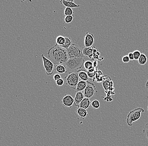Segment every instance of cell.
<instances>
[{"label":"cell","mask_w":148,"mask_h":146,"mask_svg":"<svg viewBox=\"0 0 148 146\" xmlns=\"http://www.w3.org/2000/svg\"><path fill=\"white\" fill-rule=\"evenodd\" d=\"M48 56L49 60L56 65H65L69 59L67 50L56 44L48 50Z\"/></svg>","instance_id":"1"},{"label":"cell","mask_w":148,"mask_h":146,"mask_svg":"<svg viewBox=\"0 0 148 146\" xmlns=\"http://www.w3.org/2000/svg\"><path fill=\"white\" fill-rule=\"evenodd\" d=\"M144 112V109L141 107H138L130 111L127 117L126 123L128 126H132V123L138 120L141 117V113Z\"/></svg>","instance_id":"2"},{"label":"cell","mask_w":148,"mask_h":146,"mask_svg":"<svg viewBox=\"0 0 148 146\" xmlns=\"http://www.w3.org/2000/svg\"><path fill=\"white\" fill-rule=\"evenodd\" d=\"M83 49L84 48L80 47L76 44L73 43L67 50L69 59L84 58L85 56L83 54Z\"/></svg>","instance_id":"3"},{"label":"cell","mask_w":148,"mask_h":146,"mask_svg":"<svg viewBox=\"0 0 148 146\" xmlns=\"http://www.w3.org/2000/svg\"><path fill=\"white\" fill-rule=\"evenodd\" d=\"M65 80L67 85L70 88L76 89L77 84L79 81V78L77 71L76 72H70L65 77Z\"/></svg>","instance_id":"4"},{"label":"cell","mask_w":148,"mask_h":146,"mask_svg":"<svg viewBox=\"0 0 148 146\" xmlns=\"http://www.w3.org/2000/svg\"><path fill=\"white\" fill-rule=\"evenodd\" d=\"M85 62L84 58H72L69 59L65 66L69 70L77 71L81 69Z\"/></svg>","instance_id":"5"},{"label":"cell","mask_w":148,"mask_h":146,"mask_svg":"<svg viewBox=\"0 0 148 146\" xmlns=\"http://www.w3.org/2000/svg\"><path fill=\"white\" fill-rule=\"evenodd\" d=\"M41 57L42 58L43 65L46 75H52L54 72V63L51 60L45 57L43 54L41 55Z\"/></svg>","instance_id":"6"},{"label":"cell","mask_w":148,"mask_h":146,"mask_svg":"<svg viewBox=\"0 0 148 146\" xmlns=\"http://www.w3.org/2000/svg\"><path fill=\"white\" fill-rule=\"evenodd\" d=\"M96 88L95 86L93 83L87 81V85L84 91V95L85 98H91L96 94Z\"/></svg>","instance_id":"7"},{"label":"cell","mask_w":148,"mask_h":146,"mask_svg":"<svg viewBox=\"0 0 148 146\" xmlns=\"http://www.w3.org/2000/svg\"><path fill=\"white\" fill-rule=\"evenodd\" d=\"M75 100L73 96L70 95L66 94L64 96L62 99V103L64 107L69 108H72L74 104Z\"/></svg>","instance_id":"8"},{"label":"cell","mask_w":148,"mask_h":146,"mask_svg":"<svg viewBox=\"0 0 148 146\" xmlns=\"http://www.w3.org/2000/svg\"><path fill=\"white\" fill-rule=\"evenodd\" d=\"M95 41L94 36L93 34L87 32L84 37V45L85 47L92 46Z\"/></svg>","instance_id":"9"},{"label":"cell","mask_w":148,"mask_h":146,"mask_svg":"<svg viewBox=\"0 0 148 146\" xmlns=\"http://www.w3.org/2000/svg\"><path fill=\"white\" fill-rule=\"evenodd\" d=\"M85 98L84 95L82 92H76L74 100V105L76 106H78L79 104L83 101Z\"/></svg>","instance_id":"10"},{"label":"cell","mask_w":148,"mask_h":146,"mask_svg":"<svg viewBox=\"0 0 148 146\" xmlns=\"http://www.w3.org/2000/svg\"><path fill=\"white\" fill-rule=\"evenodd\" d=\"M94 47L91 46L90 47H84L83 49V52L84 56L92 59L94 56Z\"/></svg>","instance_id":"11"},{"label":"cell","mask_w":148,"mask_h":146,"mask_svg":"<svg viewBox=\"0 0 148 146\" xmlns=\"http://www.w3.org/2000/svg\"><path fill=\"white\" fill-rule=\"evenodd\" d=\"M78 73L79 79L81 81H88V75L87 71L84 69H79L77 71Z\"/></svg>","instance_id":"12"},{"label":"cell","mask_w":148,"mask_h":146,"mask_svg":"<svg viewBox=\"0 0 148 146\" xmlns=\"http://www.w3.org/2000/svg\"><path fill=\"white\" fill-rule=\"evenodd\" d=\"M60 3L63 5L64 6L69 8H77L80 6V5H77L74 2V0L72 1H66V0H61Z\"/></svg>","instance_id":"13"},{"label":"cell","mask_w":148,"mask_h":146,"mask_svg":"<svg viewBox=\"0 0 148 146\" xmlns=\"http://www.w3.org/2000/svg\"><path fill=\"white\" fill-rule=\"evenodd\" d=\"M91 103L90 98L85 97L83 101L79 104L78 108H83L86 109H88L90 107Z\"/></svg>","instance_id":"14"},{"label":"cell","mask_w":148,"mask_h":146,"mask_svg":"<svg viewBox=\"0 0 148 146\" xmlns=\"http://www.w3.org/2000/svg\"><path fill=\"white\" fill-rule=\"evenodd\" d=\"M87 85V81H79L77 86L76 91V92H82V91H84Z\"/></svg>","instance_id":"15"},{"label":"cell","mask_w":148,"mask_h":146,"mask_svg":"<svg viewBox=\"0 0 148 146\" xmlns=\"http://www.w3.org/2000/svg\"><path fill=\"white\" fill-rule=\"evenodd\" d=\"M76 113L79 115L80 118L84 119L88 115V113L87 109L81 108L77 109Z\"/></svg>","instance_id":"16"},{"label":"cell","mask_w":148,"mask_h":146,"mask_svg":"<svg viewBox=\"0 0 148 146\" xmlns=\"http://www.w3.org/2000/svg\"><path fill=\"white\" fill-rule=\"evenodd\" d=\"M55 70L58 73L64 74L67 73L66 67L63 65H56Z\"/></svg>","instance_id":"17"},{"label":"cell","mask_w":148,"mask_h":146,"mask_svg":"<svg viewBox=\"0 0 148 146\" xmlns=\"http://www.w3.org/2000/svg\"><path fill=\"white\" fill-rule=\"evenodd\" d=\"M65 41V38L62 35H59L56 37V44L62 47L64 45Z\"/></svg>","instance_id":"18"},{"label":"cell","mask_w":148,"mask_h":146,"mask_svg":"<svg viewBox=\"0 0 148 146\" xmlns=\"http://www.w3.org/2000/svg\"><path fill=\"white\" fill-rule=\"evenodd\" d=\"M138 61L141 65H144L147 62V57L144 54H141Z\"/></svg>","instance_id":"19"},{"label":"cell","mask_w":148,"mask_h":146,"mask_svg":"<svg viewBox=\"0 0 148 146\" xmlns=\"http://www.w3.org/2000/svg\"><path fill=\"white\" fill-rule=\"evenodd\" d=\"M65 43L62 47L67 50L70 46L73 44V43H72V39L71 38L67 37H65Z\"/></svg>","instance_id":"20"},{"label":"cell","mask_w":148,"mask_h":146,"mask_svg":"<svg viewBox=\"0 0 148 146\" xmlns=\"http://www.w3.org/2000/svg\"><path fill=\"white\" fill-rule=\"evenodd\" d=\"M64 14L65 16L74 15V12L73 9L69 7H66L64 10Z\"/></svg>","instance_id":"21"},{"label":"cell","mask_w":148,"mask_h":146,"mask_svg":"<svg viewBox=\"0 0 148 146\" xmlns=\"http://www.w3.org/2000/svg\"><path fill=\"white\" fill-rule=\"evenodd\" d=\"M92 107L94 109H98L100 106V103L98 100H94L92 101L91 103Z\"/></svg>","instance_id":"22"},{"label":"cell","mask_w":148,"mask_h":146,"mask_svg":"<svg viewBox=\"0 0 148 146\" xmlns=\"http://www.w3.org/2000/svg\"><path fill=\"white\" fill-rule=\"evenodd\" d=\"M133 55H134V60L138 61L140 56L141 53L138 50H135L133 52Z\"/></svg>","instance_id":"23"},{"label":"cell","mask_w":148,"mask_h":146,"mask_svg":"<svg viewBox=\"0 0 148 146\" xmlns=\"http://www.w3.org/2000/svg\"><path fill=\"white\" fill-rule=\"evenodd\" d=\"M84 66V67L86 70L87 71L89 67L93 66V63L90 61H86L85 62Z\"/></svg>","instance_id":"24"},{"label":"cell","mask_w":148,"mask_h":146,"mask_svg":"<svg viewBox=\"0 0 148 146\" xmlns=\"http://www.w3.org/2000/svg\"><path fill=\"white\" fill-rule=\"evenodd\" d=\"M74 15L66 16L64 18V22L66 23L69 24L73 21Z\"/></svg>","instance_id":"25"},{"label":"cell","mask_w":148,"mask_h":146,"mask_svg":"<svg viewBox=\"0 0 148 146\" xmlns=\"http://www.w3.org/2000/svg\"><path fill=\"white\" fill-rule=\"evenodd\" d=\"M96 71H96L95 72H93V73H90V72H88L87 71V74L88 78H90V79H92V80H93V81H94Z\"/></svg>","instance_id":"26"},{"label":"cell","mask_w":148,"mask_h":146,"mask_svg":"<svg viewBox=\"0 0 148 146\" xmlns=\"http://www.w3.org/2000/svg\"><path fill=\"white\" fill-rule=\"evenodd\" d=\"M143 133L144 136H145L148 140V123L145 125L144 129L143 130Z\"/></svg>","instance_id":"27"},{"label":"cell","mask_w":148,"mask_h":146,"mask_svg":"<svg viewBox=\"0 0 148 146\" xmlns=\"http://www.w3.org/2000/svg\"><path fill=\"white\" fill-rule=\"evenodd\" d=\"M56 84L58 86H62L64 84V80L63 78H61L58 81H56Z\"/></svg>","instance_id":"28"},{"label":"cell","mask_w":148,"mask_h":146,"mask_svg":"<svg viewBox=\"0 0 148 146\" xmlns=\"http://www.w3.org/2000/svg\"><path fill=\"white\" fill-rule=\"evenodd\" d=\"M122 61L123 62L125 63H128L130 61V60L129 58L128 55H126L122 57Z\"/></svg>","instance_id":"29"},{"label":"cell","mask_w":148,"mask_h":146,"mask_svg":"<svg viewBox=\"0 0 148 146\" xmlns=\"http://www.w3.org/2000/svg\"><path fill=\"white\" fill-rule=\"evenodd\" d=\"M62 78L61 75L58 73L55 74L54 76V79L56 81H58L59 79Z\"/></svg>","instance_id":"30"},{"label":"cell","mask_w":148,"mask_h":146,"mask_svg":"<svg viewBox=\"0 0 148 146\" xmlns=\"http://www.w3.org/2000/svg\"><path fill=\"white\" fill-rule=\"evenodd\" d=\"M128 55V56L129 58L130 61H133V60H134V55H133V53H129Z\"/></svg>","instance_id":"31"},{"label":"cell","mask_w":148,"mask_h":146,"mask_svg":"<svg viewBox=\"0 0 148 146\" xmlns=\"http://www.w3.org/2000/svg\"><path fill=\"white\" fill-rule=\"evenodd\" d=\"M98 65V62L96 60V61H94L93 62V66L95 67V68H97V67Z\"/></svg>","instance_id":"32"},{"label":"cell","mask_w":148,"mask_h":146,"mask_svg":"<svg viewBox=\"0 0 148 146\" xmlns=\"http://www.w3.org/2000/svg\"><path fill=\"white\" fill-rule=\"evenodd\" d=\"M146 88H147V89L148 90V80L147 81V83H146Z\"/></svg>","instance_id":"33"}]
</instances>
